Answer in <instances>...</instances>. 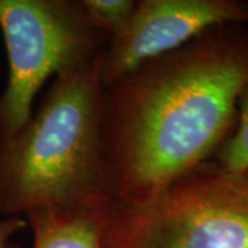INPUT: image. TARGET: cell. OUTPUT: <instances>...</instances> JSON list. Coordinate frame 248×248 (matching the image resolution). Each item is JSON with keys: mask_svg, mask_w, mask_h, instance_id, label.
Masks as SVG:
<instances>
[{"mask_svg": "<svg viewBox=\"0 0 248 248\" xmlns=\"http://www.w3.org/2000/svg\"><path fill=\"white\" fill-rule=\"evenodd\" d=\"M248 28H208L102 87L101 151L112 200L149 199L211 160L237 123Z\"/></svg>", "mask_w": 248, "mask_h": 248, "instance_id": "cell-1", "label": "cell"}, {"mask_svg": "<svg viewBox=\"0 0 248 248\" xmlns=\"http://www.w3.org/2000/svg\"><path fill=\"white\" fill-rule=\"evenodd\" d=\"M104 51L57 76L28 123L0 141L4 218L112 199L101 151Z\"/></svg>", "mask_w": 248, "mask_h": 248, "instance_id": "cell-2", "label": "cell"}, {"mask_svg": "<svg viewBox=\"0 0 248 248\" xmlns=\"http://www.w3.org/2000/svg\"><path fill=\"white\" fill-rule=\"evenodd\" d=\"M101 248H248V171L208 160L146 200H112Z\"/></svg>", "mask_w": 248, "mask_h": 248, "instance_id": "cell-3", "label": "cell"}, {"mask_svg": "<svg viewBox=\"0 0 248 248\" xmlns=\"http://www.w3.org/2000/svg\"><path fill=\"white\" fill-rule=\"evenodd\" d=\"M9 78L0 95V141L21 130L50 76L75 71L107 48V36L86 19L80 1L0 0Z\"/></svg>", "mask_w": 248, "mask_h": 248, "instance_id": "cell-4", "label": "cell"}, {"mask_svg": "<svg viewBox=\"0 0 248 248\" xmlns=\"http://www.w3.org/2000/svg\"><path fill=\"white\" fill-rule=\"evenodd\" d=\"M248 3L240 0H141L109 39L102 58V87L171 53L208 28L247 24Z\"/></svg>", "mask_w": 248, "mask_h": 248, "instance_id": "cell-5", "label": "cell"}, {"mask_svg": "<svg viewBox=\"0 0 248 248\" xmlns=\"http://www.w3.org/2000/svg\"><path fill=\"white\" fill-rule=\"evenodd\" d=\"M112 199L68 210H37L25 217L33 232L32 248H101Z\"/></svg>", "mask_w": 248, "mask_h": 248, "instance_id": "cell-6", "label": "cell"}, {"mask_svg": "<svg viewBox=\"0 0 248 248\" xmlns=\"http://www.w3.org/2000/svg\"><path fill=\"white\" fill-rule=\"evenodd\" d=\"M211 160L234 174L248 171V78L240 90L234 131L222 143Z\"/></svg>", "mask_w": 248, "mask_h": 248, "instance_id": "cell-7", "label": "cell"}, {"mask_svg": "<svg viewBox=\"0 0 248 248\" xmlns=\"http://www.w3.org/2000/svg\"><path fill=\"white\" fill-rule=\"evenodd\" d=\"M80 3L90 25L108 39L125 25L135 7L133 0H81Z\"/></svg>", "mask_w": 248, "mask_h": 248, "instance_id": "cell-8", "label": "cell"}, {"mask_svg": "<svg viewBox=\"0 0 248 248\" xmlns=\"http://www.w3.org/2000/svg\"><path fill=\"white\" fill-rule=\"evenodd\" d=\"M28 225L25 217H10L0 221V248H21L13 237L18 232L24 231Z\"/></svg>", "mask_w": 248, "mask_h": 248, "instance_id": "cell-9", "label": "cell"}, {"mask_svg": "<svg viewBox=\"0 0 248 248\" xmlns=\"http://www.w3.org/2000/svg\"><path fill=\"white\" fill-rule=\"evenodd\" d=\"M246 25H247V28H248V22H247V24H246Z\"/></svg>", "mask_w": 248, "mask_h": 248, "instance_id": "cell-10", "label": "cell"}]
</instances>
